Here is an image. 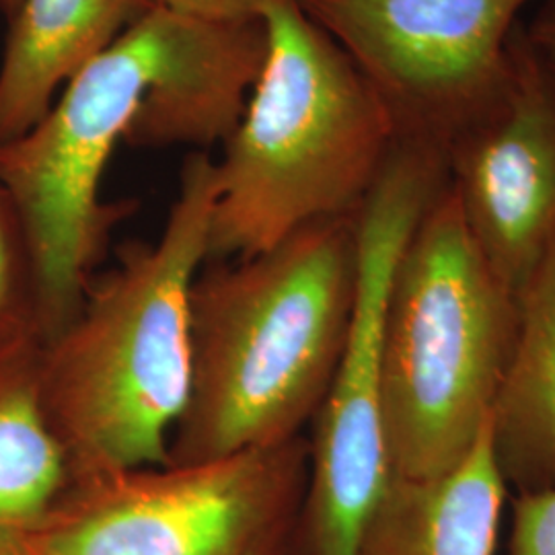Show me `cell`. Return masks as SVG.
<instances>
[{"instance_id":"11","label":"cell","mask_w":555,"mask_h":555,"mask_svg":"<svg viewBox=\"0 0 555 555\" xmlns=\"http://www.w3.org/2000/svg\"><path fill=\"white\" fill-rule=\"evenodd\" d=\"M149 7V0H21L0 62V144L29 132L68 80Z\"/></svg>"},{"instance_id":"7","label":"cell","mask_w":555,"mask_h":555,"mask_svg":"<svg viewBox=\"0 0 555 555\" xmlns=\"http://www.w3.org/2000/svg\"><path fill=\"white\" fill-rule=\"evenodd\" d=\"M447 185V151L397 140L357 210L354 318L313 420L309 488L293 555H357L362 531L391 479L380 387L385 302L397 259Z\"/></svg>"},{"instance_id":"9","label":"cell","mask_w":555,"mask_h":555,"mask_svg":"<svg viewBox=\"0 0 555 555\" xmlns=\"http://www.w3.org/2000/svg\"><path fill=\"white\" fill-rule=\"evenodd\" d=\"M449 185L481 256L518 297L555 233V60L518 23L492 114L447 149Z\"/></svg>"},{"instance_id":"19","label":"cell","mask_w":555,"mask_h":555,"mask_svg":"<svg viewBox=\"0 0 555 555\" xmlns=\"http://www.w3.org/2000/svg\"><path fill=\"white\" fill-rule=\"evenodd\" d=\"M0 555H48L25 535L23 531H2L0 533Z\"/></svg>"},{"instance_id":"2","label":"cell","mask_w":555,"mask_h":555,"mask_svg":"<svg viewBox=\"0 0 555 555\" xmlns=\"http://www.w3.org/2000/svg\"><path fill=\"white\" fill-rule=\"evenodd\" d=\"M217 194V160L190 155L159 238L126 247L41 344V401L73 479L169 463L192 387L190 298L208 263Z\"/></svg>"},{"instance_id":"4","label":"cell","mask_w":555,"mask_h":555,"mask_svg":"<svg viewBox=\"0 0 555 555\" xmlns=\"http://www.w3.org/2000/svg\"><path fill=\"white\" fill-rule=\"evenodd\" d=\"M518 300L447 190L417 222L389 284L380 387L391 476H444L488 428L513 354Z\"/></svg>"},{"instance_id":"14","label":"cell","mask_w":555,"mask_h":555,"mask_svg":"<svg viewBox=\"0 0 555 555\" xmlns=\"http://www.w3.org/2000/svg\"><path fill=\"white\" fill-rule=\"evenodd\" d=\"M41 337L0 339V533L29 531L70 486L40 391Z\"/></svg>"},{"instance_id":"15","label":"cell","mask_w":555,"mask_h":555,"mask_svg":"<svg viewBox=\"0 0 555 555\" xmlns=\"http://www.w3.org/2000/svg\"><path fill=\"white\" fill-rule=\"evenodd\" d=\"M31 332L40 336L31 263L0 204V339Z\"/></svg>"},{"instance_id":"8","label":"cell","mask_w":555,"mask_h":555,"mask_svg":"<svg viewBox=\"0 0 555 555\" xmlns=\"http://www.w3.org/2000/svg\"><path fill=\"white\" fill-rule=\"evenodd\" d=\"M375 89L397 140L447 151L494 112L531 0H297Z\"/></svg>"},{"instance_id":"5","label":"cell","mask_w":555,"mask_h":555,"mask_svg":"<svg viewBox=\"0 0 555 555\" xmlns=\"http://www.w3.org/2000/svg\"><path fill=\"white\" fill-rule=\"evenodd\" d=\"M176 13L149 7L100 59L68 80L50 112L0 144V188L31 263L41 341L77 315L126 204L101 199V181L159 73Z\"/></svg>"},{"instance_id":"13","label":"cell","mask_w":555,"mask_h":555,"mask_svg":"<svg viewBox=\"0 0 555 555\" xmlns=\"http://www.w3.org/2000/svg\"><path fill=\"white\" fill-rule=\"evenodd\" d=\"M506 496L486 428L453 472L426 479L391 476L357 555H494Z\"/></svg>"},{"instance_id":"20","label":"cell","mask_w":555,"mask_h":555,"mask_svg":"<svg viewBox=\"0 0 555 555\" xmlns=\"http://www.w3.org/2000/svg\"><path fill=\"white\" fill-rule=\"evenodd\" d=\"M21 0H0V7H2V11L9 15V20L17 13V9H20Z\"/></svg>"},{"instance_id":"17","label":"cell","mask_w":555,"mask_h":555,"mask_svg":"<svg viewBox=\"0 0 555 555\" xmlns=\"http://www.w3.org/2000/svg\"><path fill=\"white\" fill-rule=\"evenodd\" d=\"M183 17L204 21L261 20L268 0H149Z\"/></svg>"},{"instance_id":"18","label":"cell","mask_w":555,"mask_h":555,"mask_svg":"<svg viewBox=\"0 0 555 555\" xmlns=\"http://www.w3.org/2000/svg\"><path fill=\"white\" fill-rule=\"evenodd\" d=\"M525 31L541 52L555 60V0H541L535 17Z\"/></svg>"},{"instance_id":"6","label":"cell","mask_w":555,"mask_h":555,"mask_svg":"<svg viewBox=\"0 0 555 555\" xmlns=\"http://www.w3.org/2000/svg\"><path fill=\"white\" fill-rule=\"evenodd\" d=\"M309 440L75 477L23 531L48 555H293Z\"/></svg>"},{"instance_id":"12","label":"cell","mask_w":555,"mask_h":555,"mask_svg":"<svg viewBox=\"0 0 555 555\" xmlns=\"http://www.w3.org/2000/svg\"><path fill=\"white\" fill-rule=\"evenodd\" d=\"M516 300L515 348L488 430L506 488L535 494L555 490V233Z\"/></svg>"},{"instance_id":"1","label":"cell","mask_w":555,"mask_h":555,"mask_svg":"<svg viewBox=\"0 0 555 555\" xmlns=\"http://www.w3.org/2000/svg\"><path fill=\"white\" fill-rule=\"evenodd\" d=\"M357 291V212L251 258L208 261L190 298L192 387L169 463L302 437L336 375Z\"/></svg>"},{"instance_id":"16","label":"cell","mask_w":555,"mask_h":555,"mask_svg":"<svg viewBox=\"0 0 555 555\" xmlns=\"http://www.w3.org/2000/svg\"><path fill=\"white\" fill-rule=\"evenodd\" d=\"M506 555H555V490L516 494Z\"/></svg>"},{"instance_id":"3","label":"cell","mask_w":555,"mask_h":555,"mask_svg":"<svg viewBox=\"0 0 555 555\" xmlns=\"http://www.w3.org/2000/svg\"><path fill=\"white\" fill-rule=\"evenodd\" d=\"M268 52L217 160L208 261L245 259L315 222L354 215L396 146L357 64L297 0H268Z\"/></svg>"},{"instance_id":"10","label":"cell","mask_w":555,"mask_h":555,"mask_svg":"<svg viewBox=\"0 0 555 555\" xmlns=\"http://www.w3.org/2000/svg\"><path fill=\"white\" fill-rule=\"evenodd\" d=\"M268 52L263 20L204 21L176 13L159 73L126 144L212 146L235 132Z\"/></svg>"}]
</instances>
